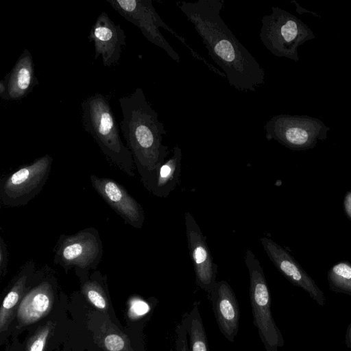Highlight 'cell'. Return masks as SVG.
Wrapping results in <instances>:
<instances>
[{"label": "cell", "mask_w": 351, "mask_h": 351, "mask_svg": "<svg viewBox=\"0 0 351 351\" xmlns=\"http://www.w3.org/2000/svg\"><path fill=\"white\" fill-rule=\"evenodd\" d=\"M84 130L91 134L108 160L128 176L134 177L132 154L121 139L115 117L107 99L101 93L82 103Z\"/></svg>", "instance_id": "3"}, {"label": "cell", "mask_w": 351, "mask_h": 351, "mask_svg": "<svg viewBox=\"0 0 351 351\" xmlns=\"http://www.w3.org/2000/svg\"><path fill=\"white\" fill-rule=\"evenodd\" d=\"M181 322L187 332L189 350L208 351L207 335L197 302L185 314Z\"/></svg>", "instance_id": "19"}, {"label": "cell", "mask_w": 351, "mask_h": 351, "mask_svg": "<svg viewBox=\"0 0 351 351\" xmlns=\"http://www.w3.org/2000/svg\"><path fill=\"white\" fill-rule=\"evenodd\" d=\"M328 278L335 287L351 292V265L346 263L335 265L328 272Z\"/></svg>", "instance_id": "22"}, {"label": "cell", "mask_w": 351, "mask_h": 351, "mask_svg": "<svg viewBox=\"0 0 351 351\" xmlns=\"http://www.w3.org/2000/svg\"><path fill=\"white\" fill-rule=\"evenodd\" d=\"M52 324L48 322L38 328L29 339L25 351H44L47 339L51 330Z\"/></svg>", "instance_id": "23"}, {"label": "cell", "mask_w": 351, "mask_h": 351, "mask_svg": "<svg viewBox=\"0 0 351 351\" xmlns=\"http://www.w3.org/2000/svg\"><path fill=\"white\" fill-rule=\"evenodd\" d=\"M261 243L271 261L287 279L303 288L319 304H324V297L322 291L284 248L267 237L261 238Z\"/></svg>", "instance_id": "15"}, {"label": "cell", "mask_w": 351, "mask_h": 351, "mask_svg": "<svg viewBox=\"0 0 351 351\" xmlns=\"http://www.w3.org/2000/svg\"><path fill=\"white\" fill-rule=\"evenodd\" d=\"M271 11L261 19V42L273 55L298 62V49L315 38L313 31L287 10L273 6Z\"/></svg>", "instance_id": "4"}, {"label": "cell", "mask_w": 351, "mask_h": 351, "mask_svg": "<svg viewBox=\"0 0 351 351\" xmlns=\"http://www.w3.org/2000/svg\"><path fill=\"white\" fill-rule=\"evenodd\" d=\"M106 1L128 21L138 27L150 43L162 49L176 62L180 61V55L167 41L159 28H164L171 34H176L159 16L152 0H106Z\"/></svg>", "instance_id": "9"}, {"label": "cell", "mask_w": 351, "mask_h": 351, "mask_svg": "<svg viewBox=\"0 0 351 351\" xmlns=\"http://www.w3.org/2000/svg\"><path fill=\"white\" fill-rule=\"evenodd\" d=\"M184 221L187 245L193 264L196 284L209 293L217 282V265L213 262L206 237L189 212L185 213Z\"/></svg>", "instance_id": "10"}, {"label": "cell", "mask_w": 351, "mask_h": 351, "mask_svg": "<svg viewBox=\"0 0 351 351\" xmlns=\"http://www.w3.org/2000/svg\"><path fill=\"white\" fill-rule=\"evenodd\" d=\"M39 282L25 293L17 309L21 326L32 324L46 316L54 302V283L52 277H45V267L38 271Z\"/></svg>", "instance_id": "14"}, {"label": "cell", "mask_w": 351, "mask_h": 351, "mask_svg": "<svg viewBox=\"0 0 351 351\" xmlns=\"http://www.w3.org/2000/svg\"><path fill=\"white\" fill-rule=\"evenodd\" d=\"M119 101L123 114L120 123L123 136L141 182L151 192L156 173L169 154L168 147L162 144V136L167 132L141 88L119 98Z\"/></svg>", "instance_id": "2"}, {"label": "cell", "mask_w": 351, "mask_h": 351, "mask_svg": "<svg viewBox=\"0 0 351 351\" xmlns=\"http://www.w3.org/2000/svg\"><path fill=\"white\" fill-rule=\"evenodd\" d=\"M90 180L95 191L126 223L135 228L143 227V208L122 184L112 178L94 174L90 176Z\"/></svg>", "instance_id": "11"}, {"label": "cell", "mask_w": 351, "mask_h": 351, "mask_svg": "<svg viewBox=\"0 0 351 351\" xmlns=\"http://www.w3.org/2000/svg\"><path fill=\"white\" fill-rule=\"evenodd\" d=\"M8 252L7 245L2 237L0 238V274L3 277L7 271Z\"/></svg>", "instance_id": "24"}, {"label": "cell", "mask_w": 351, "mask_h": 351, "mask_svg": "<svg viewBox=\"0 0 351 351\" xmlns=\"http://www.w3.org/2000/svg\"><path fill=\"white\" fill-rule=\"evenodd\" d=\"M88 38L94 44L95 59L101 56L105 66L118 62L122 46L126 45V36L121 26L114 23L104 12L97 18Z\"/></svg>", "instance_id": "12"}, {"label": "cell", "mask_w": 351, "mask_h": 351, "mask_svg": "<svg viewBox=\"0 0 351 351\" xmlns=\"http://www.w3.org/2000/svg\"><path fill=\"white\" fill-rule=\"evenodd\" d=\"M94 339L104 351H133L128 337L108 319L95 332Z\"/></svg>", "instance_id": "20"}, {"label": "cell", "mask_w": 351, "mask_h": 351, "mask_svg": "<svg viewBox=\"0 0 351 351\" xmlns=\"http://www.w3.org/2000/svg\"><path fill=\"white\" fill-rule=\"evenodd\" d=\"M36 271L35 263L30 260L25 263L14 277L0 308V332L5 330L10 324L16 306L25 294L27 286Z\"/></svg>", "instance_id": "17"}, {"label": "cell", "mask_w": 351, "mask_h": 351, "mask_svg": "<svg viewBox=\"0 0 351 351\" xmlns=\"http://www.w3.org/2000/svg\"><path fill=\"white\" fill-rule=\"evenodd\" d=\"M104 280L99 271H95L90 278L82 280L81 291L95 307L106 311L108 309L109 304Z\"/></svg>", "instance_id": "21"}, {"label": "cell", "mask_w": 351, "mask_h": 351, "mask_svg": "<svg viewBox=\"0 0 351 351\" xmlns=\"http://www.w3.org/2000/svg\"><path fill=\"white\" fill-rule=\"evenodd\" d=\"M344 208L346 213L348 217L351 219V191H350L345 197Z\"/></svg>", "instance_id": "25"}, {"label": "cell", "mask_w": 351, "mask_h": 351, "mask_svg": "<svg viewBox=\"0 0 351 351\" xmlns=\"http://www.w3.org/2000/svg\"><path fill=\"white\" fill-rule=\"evenodd\" d=\"M2 80L5 92L1 99L6 101L23 99L38 84L33 58L28 49L23 50L10 72Z\"/></svg>", "instance_id": "16"}, {"label": "cell", "mask_w": 351, "mask_h": 351, "mask_svg": "<svg viewBox=\"0 0 351 351\" xmlns=\"http://www.w3.org/2000/svg\"><path fill=\"white\" fill-rule=\"evenodd\" d=\"M349 338H350V342H351V325H350V328H349Z\"/></svg>", "instance_id": "26"}, {"label": "cell", "mask_w": 351, "mask_h": 351, "mask_svg": "<svg viewBox=\"0 0 351 351\" xmlns=\"http://www.w3.org/2000/svg\"><path fill=\"white\" fill-rule=\"evenodd\" d=\"M182 151L175 146L171 156L158 169L151 193L160 197H166L174 190L179 182L181 171Z\"/></svg>", "instance_id": "18"}, {"label": "cell", "mask_w": 351, "mask_h": 351, "mask_svg": "<svg viewBox=\"0 0 351 351\" xmlns=\"http://www.w3.org/2000/svg\"><path fill=\"white\" fill-rule=\"evenodd\" d=\"M267 140H275L292 149L313 147L330 130L321 120L306 115L278 114L264 125Z\"/></svg>", "instance_id": "8"}, {"label": "cell", "mask_w": 351, "mask_h": 351, "mask_svg": "<svg viewBox=\"0 0 351 351\" xmlns=\"http://www.w3.org/2000/svg\"><path fill=\"white\" fill-rule=\"evenodd\" d=\"M208 295L219 331L228 341L233 342L239 332L240 319L234 291L226 281L221 280Z\"/></svg>", "instance_id": "13"}, {"label": "cell", "mask_w": 351, "mask_h": 351, "mask_svg": "<svg viewBox=\"0 0 351 351\" xmlns=\"http://www.w3.org/2000/svg\"><path fill=\"white\" fill-rule=\"evenodd\" d=\"M244 261L250 276L253 324L265 350L278 351L283 345V339L272 315L271 295L263 268L251 250L245 251Z\"/></svg>", "instance_id": "5"}, {"label": "cell", "mask_w": 351, "mask_h": 351, "mask_svg": "<svg viewBox=\"0 0 351 351\" xmlns=\"http://www.w3.org/2000/svg\"><path fill=\"white\" fill-rule=\"evenodd\" d=\"M177 4L202 38L208 55L222 69L230 85L242 91H256L265 82L264 70L221 17L224 1Z\"/></svg>", "instance_id": "1"}, {"label": "cell", "mask_w": 351, "mask_h": 351, "mask_svg": "<svg viewBox=\"0 0 351 351\" xmlns=\"http://www.w3.org/2000/svg\"><path fill=\"white\" fill-rule=\"evenodd\" d=\"M103 244L99 231L86 228L73 234H62L53 247V263L66 272L74 269L82 280L90 269L97 268L103 256Z\"/></svg>", "instance_id": "6"}, {"label": "cell", "mask_w": 351, "mask_h": 351, "mask_svg": "<svg viewBox=\"0 0 351 351\" xmlns=\"http://www.w3.org/2000/svg\"><path fill=\"white\" fill-rule=\"evenodd\" d=\"M53 158L48 154L19 167L0 180V200L4 206H25L43 189L51 172Z\"/></svg>", "instance_id": "7"}]
</instances>
